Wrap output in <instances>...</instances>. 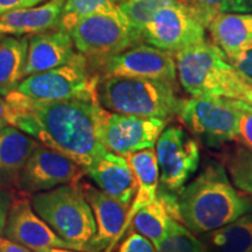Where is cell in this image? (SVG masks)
<instances>
[{"label":"cell","instance_id":"1","mask_svg":"<svg viewBox=\"0 0 252 252\" xmlns=\"http://www.w3.org/2000/svg\"><path fill=\"white\" fill-rule=\"evenodd\" d=\"M5 99L11 106L9 125L67 157L86 175L108 153L94 132L97 96L41 102L14 90Z\"/></svg>","mask_w":252,"mask_h":252},{"label":"cell","instance_id":"2","mask_svg":"<svg viewBox=\"0 0 252 252\" xmlns=\"http://www.w3.org/2000/svg\"><path fill=\"white\" fill-rule=\"evenodd\" d=\"M182 224L203 235L234 222L252 210L247 195L232 185L222 162H210L175 194Z\"/></svg>","mask_w":252,"mask_h":252},{"label":"cell","instance_id":"3","mask_svg":"<svg viewBox=\"0 0 252 252\" xmlns=\"http://www.w3.org/2000/svg\"><path fill=\"white\" fill-rule=\"evenodd\" d=\"M181 87L191 97L243 99L250 87L238 75L222 49L202 41L174 54Z\"/></svg>","mask_w":252,"mask_h":252},{"label":"cell","instance_id":"4","mask_svg":"<svg viewBox=\"0 0 252 252\" xmlns=\"http://www.w3.org/2000/svg\"><path fill=\"white\" fill-rule=\"evenodd\" d=\"M31 204L55 234L75 250L88 251L97 228L82 180L31 195Z\"/></svg>","mask_w":252,"mask_h":252},{"label":"cell","instance_id":"5","mask_svg":"<svg viewBox=\"0 0 252 252\" xmlns=\"http://www.w3.org/2000/svg\"><path fill=\"white\" fill-rule=\"evenodd\" d=\"M97 97L109 111L163 121L176 116L181 103L171 84L133 77L99 78Z\"/></svg>","mask_w":252,"mask_h":252},{"label":"cell","instance_id":"6","mask_svg":"<svg viewBox=\"0 0 252 252\" xmlns=\"http://www.w3.org/2000/svg\"><path fill=\"white\" fill-rule=\"evenodd\" d=\"M75 48L94 63L143 42L117 6L109 12L83 17L69 30Z\"/></svg>","mask_w":252,"mask_h":252},{"label":"cell","instance_id":"7","mask_svg":"<svg viewBox=\"0 0 252 252\" xmlns=\"http://www.w3.org/2000/svg\"><path fill=\"white\" fill-rule=\"evenodd\" d=\"M98 81L91 74L88 59L78 53L67 64L25 77L17 91L41 102L91 98L97 96Z\"/></svg>","mask_w":252,"mask_h":252},{"label":"cell","instance_id":"8","mask_svg":"<svg viewBox=\"0 0 252 252\" xmlns=\"http://www.w3.org/2000/svg\"><path fill=\"white\" fill-rule=\"evenodd\" d=\"M166 124L167 121L160 118L138 117L109 111L100 103L94 115L97 139L110 152L123 157L138 151L154 149Z\"/></svg>","mask_w":252,"mask_h":252},{"label":"cell","instance_id":"9","mask_svg":"<svg viewBox=\"0 0 252 252\" xmlns=\"http://www.w3.org/2000/svg\"><path fill=\"white\" fill-rule=\"evenodd\" d=\"M176 117L208 147L237 140L238 116L230 98L190 97L181 99Z\"/></svg>","mask_w":252,"mask_h":252},{"label":"cell","instance_id":"10","mask_svg":"<svg viewBox=\"0 0 252 252\" xmlns=\"http://www.w3.org/2000/svg\"><path fill=\"white\" fill-rule=\"evenodd\" d=\"M160 188L178 193L198 169L200 147L181 126H168L156 144Z\"/></svg>","mask_w":252,"mask_h":252},{"label":"cell","instance_id":"11","mask_svg":"<svg viewBox=\"0 0 252 252\" xmlns=\"http://www.w3.org/2000/svg\"><path fill=\"white\" fill-rule=\"evenodd\" d=\"M204 28L181 0H172L158 9L141 35L144 42L175 54L206 40Z\"/></svg>","mask_w":252,"mask_h":252},{"label":"cell","instance_id":"12","mask_svg":"<svg viewBox=\"0 0 252 252\" xmlns=\"http://www.w3.org/2000/svg\"><path fill=\"white\" fill-rule=\"evenodd\" d=\"M104 77H133L165 82L176 86L178 72L174 55L149 43L131 48L96 63Z\"/></svg>","mask_w":252,"mask_h":252},{"label":"cell","instance_id":"13","mask_svg":"<svg viewBox=\"0 0 252 252\" xmlns=\"http://www.w3.org/2000/svg\"><path fill=\"white\" fill-rule=\"evenodd\" d=\"M84 175L86 173L77 163L40 144L25 163L14 188L32 195L78 182Z\"/></svg>","mask_w":252,"mask_h":252},{"label":"cell","instance_id":"14","mask_svg":"<svg viewBox=\"0 0 252 252\" xmlns=\"http://www.w3.org/2000/svg\"><path fill=\"white\" fill-rule=\"evenodd\" d=\"M4 236L36 252L46 248H65L75 250L34 212L27 197H13L9 208Z\"/></svg>","mask_w":252,"mask_h":252},{"label":"cell","instance_id":"15","mask_svg":"<svg viewBox=\"0 0 252 252\" xmlns=\"http://www.w3.org/2000/svg\"><path fill=\"white\" fill-rule=\"evenodd\" d=\"M82 187L97 228L87 252H110L123 236L128 208L89 182L82 181Z\"/></svg>","mask_w":252,"mask_h":252},{"label":"cell","instance_id":"16","mask_svg":"<svg viewBox=\"0 0 252 252\" xmlns=\"http://www.w3.org/2000/svg\"><path fill=\"white\" fill-rule=\"evenodd\" d=\"M77 54L78 52L68 31L56 28L33 34L28 36L24 78L67 64Z\"/></svg>","mask_w":252,"mask_h":252},{"label":"cell","instance_id":"17","mask_svg":"<svg viewBox=\"0 0 252 252\" xmlns=\"http://www.w3.org/2000/svg\"><path fill=\"white\" fill-rule=\"evenodd\" d=\"M87 175L109 196L127 208L131 206L137 190V181L125 157L108 151Z\"/></svg>","mask_w":252,"mask_h":252},{"label":"cell","instance_id":"18","mask_svg":"<svg viewBox=\"0 0 252 252\" xmlns=\"http://www.w3.org/2000/svg\"><path fill=\"white\" fill-rule=\"evenodd\" d=\"M65 0H47L31 8L0 14V34L33 35L59 28Z\"/></svg>","mask_w":252,"mask_h":252},{"label":"cell","instance_id":"19","mask_svg":"<svg viewBox=\"0 0 252 252\" xmlns=\"http://www.w3.org/2000/svg\"><path fill=\"white\" fill-rule=\"evenodd\" d=\"M40 143L14 126L0 130V188L15 187L25 163Z\"/></svg>","mask_w":252,"mask_h":252},{"label":"cell","instance_id":"20","mask_svg":"<svg viewBox=\"0 0 252 252\" xmlns=\"http://www.w3.org/2000/svg\"><path fill=\"white\" fill-rule=\"evenodd\" d=\"M130 165L137 181V190L127 212V219L123 230V235L127 231L132 217L141 207L154 202L157 200L159 188V166H158L156 149H147L130 153L125 157Z\"/></svg>","mask_w":252,"mask_h":252},{"label":"cell","instance_id":"21","mask_svg":"<svg viewBox=\"0 0 252 252\" xmlns=\"http://www.w3.org/2000/svg\"><path fill=\"white\" fill-rule=\"evenodd\" d=\"M207 28L230 61L252 40V13L219 14Z\"/></svg>","mask_w":252,"mask_h":252},{"label":"cell","instance_id":"22","mask_svg":"<svg viewBox=\"0 0 252 252\" xmlns=\"http://www.w3.org/2000/svg\"><path fill=\"white\" fill-rule=\"evenodd\" d=\"M28 36L8 35L0 40V97L17 90L24 80Z\"/></svg>","mask_w":252,"mask_h":252},{"label":"cell","instance_id":"23","mask_svg":"<svg viewBox=\"0 0 252 252\" xmlns=\"http://www.w3.org/2000/svg\"><path fill=\"white\" fill-rule=\"evenodd\" d=\"M203 235L206 252H252V210Z\"/></svg>","mask_w":252,"mask_h":252},{"label":"cell","instance_id":"24","mask_svg":"<svg viewBox=\"0 0 252 252\" xmlns=\"http://www.w3.org/2000/svg\"><path fill=\"white\" fill-rule=\"evenodd\" d=\"M173 217L165 203L157 197L154 202L141 207L132 217L130 225L157 247L165 237Z\"/></svg>","mask_w":252,"mask_h":252},{"label":"cell","instance_id":"25","mask_svg":"<svg viewBox=\"0 0 252 252\" xmlns=\"http://www.w3.org/2000/svg\"><path fill=\"white\" fill-rule=\"evenodd\" d=\"M222 163L232 185L252 198V151L237 144L223 153Z\"/></svg>","mask_w":252,"mask_h":252},{"label":"cell","instance_id":"26","mask_svg":"<svg viewBox=\"0 0 252 252\" xmlns=\"http://www.w3.org/2000/svg\"><path fill=\"white\" fill-rule=\"evenodd\" d=\"M194 17L208 27L216 15L224 13H252V0H181Z\"/></svg>","mask_w":252,"mask_h":252},{"label":"cell","instance_id":"27","mask_svg":"<svg viewBox=\"0 0 252 252\" xmlns=\"http://www.w3.org/2000/svg\"><path fill=\"white\" fill-rule=\"evenodd\" d=\"M156 249L157 252H206L203 242L180 220L174 219L166 236Z\"/></svg>","mask_w":252,"mask_h":252},{"label":"cell","instance_id":"28","mask_svg":"<svg viewBox=\"0 0 252 252\" xmlns=\"http://www.w3.org/2000/svg\"><path fill=\"white\" fill-rule=\"evenodd\" d=\"M121 1L122 0H65L59 28L69 32L80 19L99 12L112 11Z\"/></svg>","mask_w":252,"mask_h":252},{"label":"cell","instance_id":"29","mask_svg":"<svg viewBox=\"0 0 252 252\" xmlns=\"http://www.w3.org/2000/svg\"><path fill=\"white\" fill-rule=\"evenodd\" d=\"M171 1L172 0H123L118 2V6L130 26L143 39L141 34L145 26L152 20L158 9Z\"/></svg>","mask_w":252,"mask_h":252},{"label":"cell","instance_id":"30","mask_svg":"<svg viewBox=\"0 0 252 252\" xmlns=\"http://www.w3.org/2000/svg\"><path fill=\"white\" fill-rule=\"evenodd\" d=\"M230 100L234 108L237 110V140L247 149L252 151V104L244 99L230 98Z\"/></svg>","mask_w":252,"mask_h":252},{"label":"cell","instance_id":"31","mask_svg":"<svg viewBox=\"0 0 252 252\" xmlns=\"http://www.w3.org/2000/svg\"><path fill=\"white\" fill-rule=\"evenodd\" d=\"M230 62L239 76L252 86V40L241 49L235 58L230 60Z\"/></svg>","mask_w":252,"mask_h":252},{"label":"cell","instance_id":"32","mask_svg":"<svg viewBox=\"0 0 252 252\" xmlns=\"http://www.w3.org/2000/svg\"><path fill=\"white\" fill-rule=\"evenodd\" d=\"M117 252H157V249L149 238L132 230L119 245Z\"/></svg>","mask_w":252,"mask_h":252},{"label":"cell","instance_id":"33","mask_svg":"<svg viewBox=\"0 0 252 252\" xmlns=\"http://www.w3.org/2000/svg\"><path fill=\"white\" fill-rule=\"evenodd\" d=\"M47 0H0V14L17 11V9L31 8Z\"/></svg>","mask_w":252,"mask_h":252},{"label":"cell","instance_id":"34","mask_svg":"<svg viewBox=\"0 0 252 252\" xmlns=\"http://www.w3.org/2000/svg\"><path fill=\"white\" fill-rule=\"evenodd\" d=\"M12 201H13V197L7 189L0 188V235H4Z\"/></svg>","mask_w":252,"mask_h":252},{"label":"cell","instance_id":"35","mask_svg":"<svg viewBox=\"0 0 252 252\" xmlns=\"http://www.w3.org/2000/svg\"><path fill=\"white\" fill-rule=\"evenodd\" d=\"M0 252H34L24 245L0 235Z\"/></svg>","mask_w":252,"mask_h":252},{"label":"cell","instance_id":"36","mask_svg":"<svg viewBox=\"0 0 252 252\" xmlns=\"http://www.w3.org/2000/svg\"><path fill=\"white\" fill-rule=\"evenodd\" d=\"M9 116H11V106L5 97H0V130L9 125Z\"/></svg>","mask_w":252,"mask_h":252},{"label":"cell","instance_id":"37","mask_svg":"<svg viewBox=\"0 0 252 252\" xmlns=\"http://www.w3.org/2000/svg\"><path fill=\"white\" fill-rule=\"evenodd\" d=\"M36 252H81V251L72 250V249H65V248H46Z\"/></svg>","mask_w":252,"mask_h":252},{"label":"cell","instance_id":"38","mask_svg":"<svg viewBox=\"0 0 252 252\" xmlns=\"http://www.w3.org/2000/svg\"><path fill=\"white\" fill-rule=\"evenodd\" d=\"M243 99L247 100V102H249L250 104H252V86L249 87L248 90L245 91Z\"/></svg>","mask_w":252,"mask_h":252},{"label":"cell","instance_id":"39","mask_svg":"<svg viewBox=\"0 0 252 252\" xmlns=\"http://www.w3.org/2000/svg\"><path fill=\"white\" fill-rule=\"evenodd\" d=\"M2 39V35H1V34H0V40H1Z\"/></svg>","mask_w":252,"mask_h":252},{"label":"cell","instance_id":"40","mask_svg":"<svg viewBox=\"0 0 252 252\" xmlns=\"http://www.w3.org/2000/svg\"><path fill=\"white\" fill-rule=\"evenodd\" d=\"M122 1H123V0H122Z\"/></svg>","mask_w":252,"mask_h":252}]
</instances>
